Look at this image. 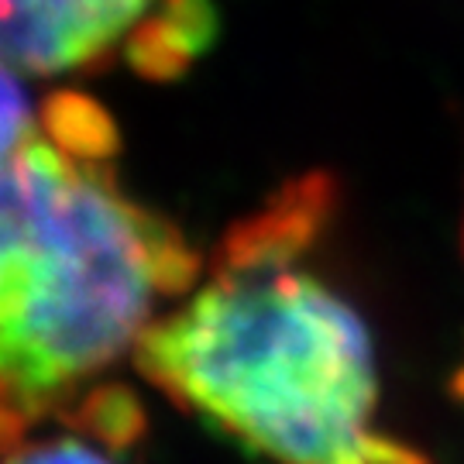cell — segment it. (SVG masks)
<instances>
[{"label":"cell","instance_id":"cell-1","mask_svg":"<svg viewBox=\"0 0 464 464\" xmlns=\"http://www.w3.org/2000/svg\"><path fill=\"white\" fill-rule=\"evenodd\" d=\"M337 210L310 172L234 224L210 279L141 334V375L183 410L276 464H351L372 437L379 368L365 320L299 268Z\"/></svg>","mask_w":464,"mask_h":464},{"label":"cell","instance_id":"cell-2","mask_svg":"<svg viewBox=\"0 0 464 464\" xmlns=\"http://www.w3.org/2000/svg\"><path fill=\"white\" fill-rule=\"evenodd\" d=\"M199 258L107 155L38 134L0 162V454L138 348Z\"/></svg>","mask_w":464,"mask_h":464},{"label":"cell","instance_id":"cell-3","mask_svg":"<svg viewBox=\"0 0 464 464\" xmlns=\"http://www.w3.org/2000/svg\"><path fill=\"white\" fill-rule=\"evenodd\" d=\"M217 32L210 0H0V59L59 76L121 52L138 72H183Z\"/></svg>","mask_w":464,"mask_h":464},{"label":"cell","instance_id":"cell-4","mask_svg":"<svg viewBox=\"0 0 464 464\" xmlns=\"http://www.w3.org/2000/svg\"><path fill=\"white\" fill-rule=\"evenodd\" d=\"M14 72L17 69L0 59V162H7L14 151H21L45 131V111L42 114L34 111Z\"/></svg>","mask_w":464,"mask_h":464},{"label":"cell","instance_id":"cell-5","mask_svg":"<svg viewBox=\"0 0 464 464\" xmlns=\"http://www.w3.org/2000/svg\"><path fill=\"white\" fill-rule=\"evenodd\" d=\"M107 444L80 430V437H45V440H21L0 454V464H117L107 454Z\"/></svg>","mask_w":464,"mask_h":464},{"label":"cell","instance_id":"cell-6","mask_svg":"<svg viewBox=\"0 0 464 464\" xmlns=\"http://www.w3.org/2000/svg\"><path fill=\"white\" fill-rule=\"evenodd\" d=\"M351 464H430V461H427V454H420V450L402 444V440L372 433L365 440V448L351 458Z\"/></svg>","mask_w":464,"mask_h":464},{"label":"cell","instance_id":"cell-7","mask_svg":"<svg viewBox=\"0 0 464 464\" xmlns=\"http://www.w3.org/2000/svg\"><path fill=\"white\" fill-rule=\"evenodd\" d=\"M454 396H458L464 402V368L458 372V375H454Z\"/></svg>","mask_w":464,"mask_h":464}]
</instances>
